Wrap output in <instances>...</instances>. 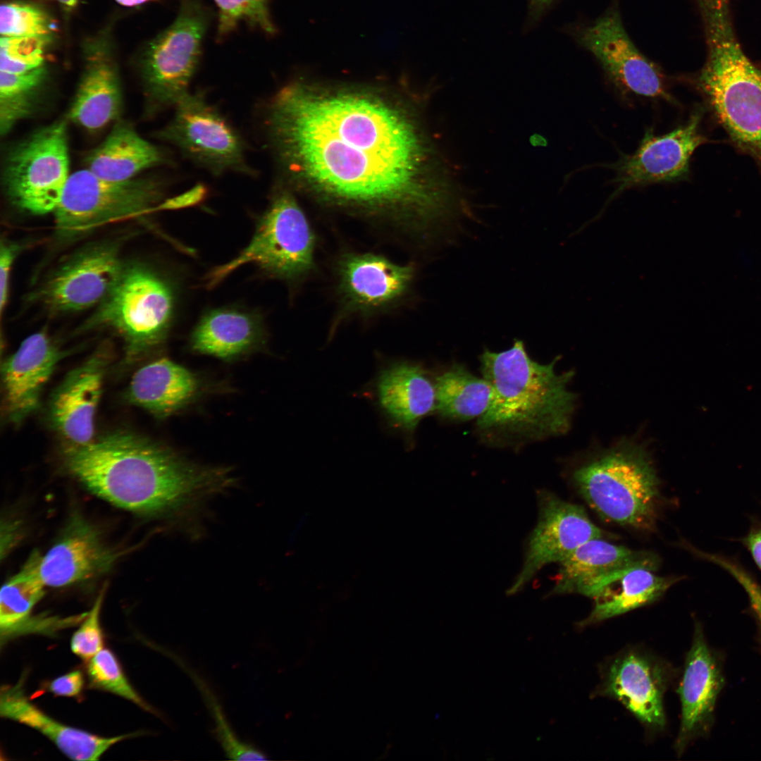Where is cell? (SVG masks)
<instances>
[{"mask_svg":"<svg viewBox=\"0 0 761 761\" xmlns=\"http://www.w3.org/2000/svg\"><path fill=\"white\" fill-rule=\"evenodd\" d=\"M51 30L49 17L37 6L18 1L1 6V37L47 36Z\"/></svg>","mask_w":761,"mask_h":761,"instance_id":"37","label":"cell"},{"mask_svg":"<svg viewBox=\"0 0 761 761\" xmlns=\"http://www.w3.org/2000/svg\"><path fill=\"white\" fill-rule=\"evenodd\" d=\"M265 333L260 316L252 311L221 307L206 311L190 337V349L199 354L230 361L259 349Z\"/></svg>","mask_w":761,"mask_h":761,"instance_id":"26","label":"cell"},{"mask_svg":"<svg viewBox=\"0 0 761 761\" xmlns=\"http://www.w3.org/2000/svg\"><path fill=\"white\" fill-rule=\"evenodd\" d=\"M65 354L45 331H39L3 363L4 408L11 423H21L37 408L45 384Z\"/></svg>","mask_w":761,"mask_h":761,"instance_id":"19","label":"cell"},{"mask_svg":"<svg viewBox=\"0 0 761 761\" xmlns=\"http://www.w3.org/2000/svg\"><path fill=\"white\" fill-rule=\"evenodd\" d=\"M480 362L494 391L489 409L477 419L481 431L525 440L567 432L575 404L568 389L572 371L558 373L556 360L534 361L519 340L502 352L485 349Z\"/></svg>","mask_w":761,"mask_h":761,"instance_id":"3","label":"cell"},{"mask_svg":"<svg viewBox=\"0 0 761 761\" xmlns=\"http://www.w3.org/2000/svg\"><path fill=\"white\" fill-rule=\"evenodd\" d=\"M412 264H400L373 252H347L335 264L336 293L344 316H368L394 307L409 292Z\"/></svg>","mask_w":761,"mask_h":761,"instance_id":"12","label":"cell"},{"mask_svg":"<svg viewBox=\"0 0 761 761\" xmlns=\"http://www.w3.org/2000/svg\"><path fill=\"white\" fill-rule=\"evenodd\" d=\"M701 111L672 131L655 135L648 130L637 150L607 166L615 172L616 192L634 186L680 180L686 178L694 151L705 143L699 126Z\"/></svg>","mask_w":761,"mask_h":761,"instance_id":"16","label":"cell"},{"mask_svg":"<svg viewBox=\"0 0 761 761\" xmlns=\"http://www.w3.org/2000/svg\"><path fill=\"white\" fill-rule=\"evenodd\" d=\"M211 19L202 1L180 0L174 21L147 46L142 74L153 109L174 107L190 92Z\"/></svg>","mask_w":761,"mask_h":761,"instance_id":"9","label":"cell"},{"mask_svg":"<svg viewBox=\"0 0 761 761\" xmlns=\"http://www.w3.org/2000/svg\"><path fill=\"white\" fill-rule=\"evenodd\" d=\"M0 715L32 728L50 739L71 760H97L112 745L137 734L104 737L66 725L47 714L25 695L23 680L0 691Z\"/></svg>","mask_w":761,"mask_h":761,"instance_id":"23","label":"cell"},{"mask_svg":"<svg viewBox=\"0 0 761 761\" xmlns=\"http://www.w3.org/2000/svg\"><path fill=\"white\" fill-rule=\"evenodd\" d=\"M103 599L104 591H101L70 640L72 652L83 660H89L103 649V636L99 623Z\"/></svg>","mask_w":761,"mask_h":761,"instance_id":"38","label":"cell"},{"mask_svg":"<svg viewBox=\"0 0 761 761\" xmlns=\"http://www.w3.org/2000/svg\"><path fill=\"white\" fill-rule=\"evenodd\" d=\"M175 307V288L170 280L146 265H124L87 327L116 331L124 341L126 360L130 362L163 342Z\"/></svg>","mask_w":761,"mask_h":761,"instance_id":"7","label":"cell"},{"mask_svg":"<svg viewBox=\"0 0 761 761\" xmlns=\"http://www.w3.org/2000/svg\"><path fill=\"white\" fill-rule=\"evenodd\" d=\"M578 39L621 91L675 103L662 73L636 47L617 11H608L583 29Z\"/></svg>","mask_w":761,"mask_h":761,"instance_id":"15","label":"cell"},{"mask_svg":"<svg viewBox=\"0 0 761 761\" xmlns=\"http://www.w3.org/2000/svg\"><path fill=\"white\" fill-rule=\"evenodd\" d=\"M559 564L550 595L574 593L590 598L595 588L612 575L639 567L655 571L660 559L651 552L595 538L580 545Z\"/></svg>","mask_w":761,"mask_h":761,"instance_id":"22","label":"cell"},{"mask_svg":"<svg viewBox=\"0 0 761 761\" xmlns=\"http://www.w3.org/2000/svg\"><path fill=\"white\" fill-rule=\"evenodd\" d=\"M680 579L660 576L641 567L612 575L593 590L590 596L595 602L593 610L579 625L593 624L650 604Z\"/></svg>","mask_w":761,"mask_h":761,"instance_id":"28","label":"cell"},{"mask_svg":"<svg viewBox=\"0 0 761 761\" xmlns=\"http://www.w3.org/2000/svg\"><path fill=\"white\" fill-rule=\"evenodd\" d=\"M316 236L293 194L276 187L259 217L254 235L233 260L218 266L206 278L213 287L246 264H254L270 277L287 283L304 280L316 269Z\"/></svg>","mask_w":761,"mask_h":761,"instance_id":"6","label":"cell"},{"mask_svg":"<svg viewBox=\"0 0 761 761\" xmlns=\"http://www.w3.org/2000/svg\"><path fill=\"white\" fill-rule=\"evenodd\" d=\"M538 502V519L530 535L521 571L507 591L508 595L522 590L545 566L559 563L580 545L605 535L580 505L545 490L539 492Z\"/></svg>","mask_w":761,"mask_h":761,"instance_id":"14","label":"cell"},{"mask_svg":"<svg viewBox=\"0 0 761 761\" xmlns=\"http://www.w3.org/2000/svg\"><path fill=\"white\" fill-rule=\"evenodd\" d=\"M66 128L57 122L39 130L11 154L5 170L7 193L34 214L54 212L70 177Z\"/></svg>","mask_w":761,"mask_h":761,"instance_id":"11","label":"cell"},{"mask_svg":"<svg viewBox=\"0 0 761 761\" xmlns=\"http://www.w3.org/2000/svg\"><path fill=\"white\" fill-rule=\"evenodd\" d=\"M47 36L1 37L0 71L25 73L44 66Z\"/></svg>","mask_w":761,"mask_h":761,"instance_id":"36","label":"cell"},{"mask_svg":"<svg viewBox=\"0 0 761 761\" xmlns=\"http://www.w3.org/2000/svg\"><path fill=\"white\" fill-rule=\"evenodd\" d=\"M115 1L116 2H118L119 4L122 5V6L132 7V6H137L142 5L144 4L148 3V2L151 1L153 0H115Z\"/></svg>","mask_w":761,"mask_h":761,"instance_id":"45","label":"cell"},{"mask_svg":"<svg viewBox=\"0 0 761 761\" xmlns=\"http://www.w3.org/2000/svg\"><path fill=\"white\" fill-rule=\"evenodd\" d=\"M192 680L199 691L214 723L213 734L224 751L225 756L234 760H267L260 749L238 737L228 719L220 700L207 681L182 657L171 650L159 647Z\"/></svg>","mask_w":761,"mask_h":761,"instance_id":"32","label":"cell"},{"mask_svg":"<svg viewBox=\"0 0 761 761\" xmlns=\"http://www.w3.org/2000/svg\"><path fill=\"white\" fill-rule=\"evenodd\" d=\"M118 242L91 245L61 264L35 294L49 310L81 311L101 304L122 272Z\"/></svg>","mask_w":761,"mask_h":761,"instance_id":"13","label":"cell"},{"mask_svg":"<svg viewBox=\"0 0 761 761\" xmlns=\"http://www.w3.org/2000/svg\"><path fill=\"white\" fill-rule=\"evenodd\" d=\"M208 192L206 186L197 183L181 194L163 199L156 206L154 211H174L196 206L206 199Z\"/></svg>","mask_w":761,"mask_h":761,"instance_id":"40","label":"cell"},{"mask_svg":"<svg viewBox=\"0 0 761 761\" xmlns=\"http://www.w3.org/2000/svg\"><path fill=\"white\" fill-rule=\"evenodd\" d=\"M751 605L761 626V587L753 579H748L743 583Z\"/></svg>","mask_w":761,"mask_h":761,"instance_id":"42","label":"cell"},{"mask_svg":"<svg viewBox=\"0 0 761 761\" xmlns=\"http://www.w3.org/2000/svg\"><path fill=\"white\" fill-rule=\"evenodd\" d=\"M555 0H528L529 17L536 21L543 11Z\"/></svg>","mask_w":761,"mask_h":761,"instance_id":"44","label":"cell"},{"mask_svg":"<svg viewBox=\"0 0 761 761\" xmlns=\"http://www.w3.org/2000/svg\"><path fill=\"white\" fill-rule=\"evenodd\" d=\"M121 94L116 73L105 59L91 61L80 82L70 118L89 130H97L118 114Z\"/></svg>","mask_w":761,"mask_h":761,"instance_id":"29","label":"cell"},{"mask_svg":"<svg viewBox=\"0 0 761 761\" xmlns=\"http://www.w3.org/2000/svg\"><path fill=\"white\" fill-rule=\"evenodd\" d=\"M57 1L58 2H60L61 4H63L64 6L67 7V8H73L78 4L79 0H57Z\"/></svg>","mask_w":761,"mask_h":761,"instance_id":"46","label":"cell"},{"mask_svg":"<svg viewBox=\"0 0 761 761\" xmlns=\"http://www.w3.org/2000/svg\"><path fill=\"white\" fill-rule=\"evenodd\" d=\"M45 75L42 66L25 73L0 71V130L6 133L30 108V95Z\"/></svg>","mask_w":761,"mask_h":761,"instance_id":"33","label":"cell"},{"mask_svg":"<svg viewBox=\"0 0 761 761\" xmlns=\"http://www.w3.org/2000/svg\"><path fill=\"white\" fill-rule=\"evenodd\" d=\"M435 411L444 418L469 421L479 419L489 409L494 397L490 383L464 366L454 364L435 378Z\"/></svg>","mask_w":761,"mask_h":761,"instance_id":"30","label":"cell"},{"mask_svg":"<svg viewBox=\"0 0 761 761\" xmlns=\"http://www.w3.org/2000/svg\"><path fill=\"white\" fill-rule=\"evenodd\" d=\"M705 41L707 57L695 84L733 143L761 168V68L731 29L715 30Z\"/></svg>","mask_w":761,"mask_h":761,"instance_id":"4","label":"cell"},{"mask_svg":"<svg viewBox=\"0 0 761 761\" xmlns=\"http://www.w3.org/2000/svg\"><path fill=\"white\" fill-rule=\"evenodd\" d=\"M22 246L8 241H2L0 250V310L2 314L8 294V283L11 266Z\"/></svg>","mask_w":761,"mask_h":761,"instance_id":"39","label":"cell"},{"mask_svg":"<svg viewBox=\"0 0 761 761\" xmlns=\"http://www.w3.org/2000/svg\"><path fill=\"white\" fill-rule=\"evenodd\" d=\"M724 685L720 666L695 625L693 640L684 664L677 693L681 706V719L675 750L682 754L691 742L710 727L716 703Z\"/></svg>","mask_w":761,"mask_h":761,"instance_id":"18","label":"cell"},{"mask_svg":"<svg viewBox=\"0 0 761 761\" xmlns=\"http://www.w3.org/2000/svg\"><path fill=\"white\" fill-rule=\"evenodd\" d=\"M271 0H214L218 11L217 38L223 39L241 23L268 35L276 32L269 11Z\"/></svg>","mask_w":761,"mask_h":761,"instance_id":"35","label":"cell"},{"mask_svg":"<svg viewBox=\"0 0 761 761\" xmlns=\"http://www.w3.org/2000/svg\"><path fill=\"white\" fill-rule=\"evenodd\" d=\"M117 557L96 529L74 516L56 542L40 557L39 572L46 586L63 587L106 572Z\"/></svg>","mask_w":761,"mask_h":761,"instance_id":"20","label":"cell"},{"mask_svg":"<svg viewBox=\"0 0 761 761\" xmlns=\"http://www.w3.org/2000/svg\"><path fill=\"white\" fill-rule=\"evenodd\" d=\"M167 154L142 137L129 124H116L88 156L87 169L103 179L126 181L140 172L170 163Z\"/></svg>","mask_w":761,"mask_h":761,"instance_id":"27","label":"cell"},{"mask_svg":"<svg viewBox=\"0 0 761 761\" xmlns=\"http://www.w3.org/2000/svg\"><path fill=\"white\" fill-rule=\"evenodd\" d=\"M174 109L169 123L157 132L158 138L214 175L228 172L254 175L246 160L242 135L202 92H189Z\"/></svg>","mask_w":761,"mask_h":761,"instance_id":"10","label":"cell"},{"mask_svg":"<svg viewBox=\"0 0 761 761\" xmlns=\"http://www.w3.org/2000/svg\"><path fill=\"white\" fill-rule=\"evenodd\" d=\"M264 125L287 173L332 205L423 240L462 207L450 158L419 122L377 97L294 82L271 99Z\"/></svg>","mask_w":761,"mask_h":761,"instance_id":"1","label":"cell"},{"mask_svg":"<svg viewBox=\"0 0 761 761\" xmlns=\"http://www.w3.org/2000/svg\"><path fill=\"white\" fill-rule=\"evenodd\" d=\"M743 543L761 569V528L752 530L743 539Z\"/></svg>","mask_w":761,"mask_h":761,"instance_id":"43","label":"cell"},{"mask_svg":"<svg viewBox=\"0 0 761 761\" xmlns=\"http://www.w3.org/2000/svg\"><path fill=\"white\" fill-rule=\"evenodd\" d=\"M87 676L92 686L124 698L144 710L163 719L166 717L147 703L128 681L115 655L103 648L88 660Z\"/></svg>","mask_w":761,"mask_h":761,"instance_id":"34","label":"cell"},{"mask_svg":"<svg viewBox=\"0 0 761 761\" xmlns=\"http://www.w3.org/2000/svg\"><path fill=\"white\" fill-rule=\"evenodd\" d=\"M201 385L195 373L162 357L139 369L126 390L127 400L157 418H166L190 404Z\"/></svg>","mask_w":761,"mask_h":761,"instance_id":"25","label":"cell"},{"mask_svg":"<svg viewBox=\"0 0 761 761\" xmlns=\"http://www.w3.org/2000/svg\"><path fill=\"white\" fill-rule=\"evenodd\" d=\"M378 405L395 428L412 435L421 420L435 411L434 382L420 366L396 361L384 367L376 380Z\"/></svg>","mask_w":761,"mask_h":761,"instance_id":"24","label":"cell"},{"mask_svg":"<svg viewBox=\"0 0 761 761\" xmlns=\"http://www.w3.org/2000/svg\"><path fill=\"white\" fill-rule=\"evenodd\" d=\"M40 555L32 553L23 569L4 585L0 593L1 641H7L28 620L33 607L44 595L39 572Z\"/></svg>","mask_w":761,"mask_h":761,"instance_id":"31","label":"cell"},{"mask_svg":"<svg viewBox=\"0 0 761 761\" xmlns=\"http://www.w3.org/2000/svg\"><path fill=\"white\" fill-rule=\"evenodd\" d=\"M669 679L661 661L629 650L610 662L600 693L619 701L648 728L659 730L666 724L663 696Z\"/></svg>","mask_w":761,"mask_h":761,"instance_id":"17","label":"cell"},{"mask_svg":"<svg viewBox=\"0 0 761 761\" xmlns=\"http://www.w3.org/2000/svg\"><path fill=\"white\" fill-rule=\"evenodd\" d=\"M164 186L154 178L112 181L88 169L70 175L54 212L56 231L69 238L114 221L154 211Z\"/></svg>","mask_w":761,"mask_h":761,"instance_id":"8","label":"cell"},{"mask_svg":"<svg viewBox=\"0 0 761 761\" xmlns=\"http://www.w3.org/2000/svg\"><path fill=\"white\" fill-rule=\"evenodd\" d=\"M573 481L603 520L643 531L655 530L660 481L646 451L624 443L579 466Z\"/></svg>","mask_w":761,"mask_h":761,"instance_id":"5","label":"cell"},{"mask_svg":"<svg viewBox=\"0 0 761 761\" xmlns=\"http://www.w3.org/2000/svg\"><path fill=\"white\" fill-rule=\"evenodd\" d=\"M107 355L101 351L70 371L52 395L49 417L70 445L92 442L94 416L101 397Z\"/></svg>","mask_w":761,"mask_h":761,"instance_id":"21","label":"cell"},{"mask_svg":"<svg viewBox=\"0 0 761 761\" xmlns=\"http://www.w3.org/2000/svg\"><path fill=\"white\" fill-rule=\"evenodd\" d=\"M69 471L88 490L145 515L180 511L230 488V469L190 462L140 435L118 431L64 452Z\"/></svg>","mask_w":761,"mask_h":761,"instance_id":"2","label":"cell"},{"mask_svg":"<svg viewBox=\"0 0 761 761\" xmlns=\"http://www.w3.org/2000/svg\"><path fill=\"white\" fill-rule=\"evenodd\" d=\"M84 683L82 672L74 670L55 678L50 683L49 690L56 695L74 697L81 693Z\"/></svg>","mask_w":761,"mask_h":761,"instance_id":"41","label":"cell"}]
</instances>
